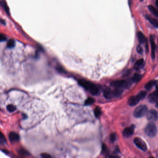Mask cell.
Returning <instances> with one entry per match:
<instances>
[{
  "mask_svg": "<svg viewBox=\"0 0 158 158\" xmlns=\"http://www.w3.org/2000/svg\"><path fill=\"white\" fill-rule=\"evenodd\" d=\"M138 95L139 96L140 98L141 99H143L147 95V92L146 91H141L138 94Z\"/></svg>",
  "mask_w": 158,
  "mask_h": 158,
  "instance_id": "obj_25",
  "label": "cell"
},
{
  "mask_svg": "<svg viewBox=\"0 0 158 158\" xmlns=\"http://www.w3.org/2000/svg\"><path fill=\"white\" fill-rule=\"evenodd\" d=\"M6 142V140L3 134L0 131V142L2 143H5Z\"/></svg>",
  "mask_w": 158,
  "mask_h": 158,
  "instance_id": "obj_26",
  "label": "cell"
},
{
  "mask_svg": "<svg viewBox=\"0 0 158 158\" xmlns=\"http://www.w3.org/2000/svg\"><path fill=\"white\" fill-rule=\"evenodd\" d=\"M137 51L139 53V54H141L142 53V51H143V50H142V48H141V47L140 46V45H138L137 47Z\"/></svg>",
  "mask_w": 158,
  "mask_h": 158,
  "instance_id": "obj_32",
  "label": "cell"
},
{
  "mask_svg": "<svg viewBox=\"0 0 158 158\" xmlns=\"http://www.w3.org/2000/svg\"><path fill=\"white\" fill-rule=\"evenodd\" d=\"M155 4H156V6H157V7H158V0H156Z\"/></svg>",
  "mask_w": 158,
  "mask_h": 158,
  "instance_id": "obj_35",
  "label": "cell"
},
{
  "mask_svg": "<svg viewBox=\"0 0 158 158\" xmlns=\"http://www.w3.org/2000/svg\"><path fill=\"white\" fill-rule=\"evenodd\" d=\"M102 153L105 154L108 153V149L105 145L103 144L102 146Z\"/></svg>",
  "mask_w": 158,
  "mask_h": 158,
  "instance_id": "obj_29",
  "label": "cell"
},
{
  "mask_svg": "<svg viewBox=\"0 0 158 158\" xmlns=\"http://www.w3.org/2000/svg\"><path fill=\"white\" fill-rule=\"evenodd\" d=\"M110 139L112 142H114L116 139V134L115 133H112L110 135Z\"/></svg>",
  "mask_w": 158,
  "mask_h": 158,
  "instance_id": "obj_28",
  "label": "cell"
},
{
  "mask_svg": "<svg viewBox=\"0 0 158 158\" xmlns=\"http://www.w3.org/2000/svg\"><path fill=\"white\" fill-rule=\"evenodd\" d=\"M135 128V126L134 125H132L129 127L126 128L123 132V136L125 137H130L134 133Z\"/></svg>",
  "mask_w": 158,
  "mask_h": 158,
  "instance_id": "obj_9",
  "label": "cell"
},
{
  "mask_svg": "<svg viewBox=\"0 0 158 158\" xmlns=\"http://www.w3.org/2000/svg\"><path fill=\"white\" fill-rule=\"evenodd\" d=\"M10 141L12 142L18 141L19 140V136L18 134L15 132H11L9 135Z\"/></svg>",
  "mask_w": 158,
  "mask_h": 158,
  "instance_id": "obj_12",
  "label": "cell"
},
{
  "mask_svg": "<svg viewBox=\"0 0 158 158\" xmlns=\"http://www.w3.org/2000/svg\"><path fill=\"white\" fill-rule=\"evenodd\" d=\"M0 5L2 7L3 9L5 10L6 13H8V14H9V8L7 4V3L5 2V1H1L0 2Z\"/></svg>",
  "mask_w": 158,
  "mask_h": 158,
  "instance_id": "obj_20",
  "label": "cell"
},
{
  "mask_svg": "<svg viewBox=\"0 0 158 158\" xmlns=\"http://www.w3.org/2000/svg\"><path fill=\"white\" fill-rule=\"evenodd\" d=\"M94 102V99L93 98H89L86 100L85 105H90L93 104Z\"/></svg>",
  "mask_w": 158,
  "mask_h": 158,
  "instance_id": "obj_24",
  "label": "cell"
},
{
  "mask_svg": "<svg viewBox=\"0 0 158 158\" xmlns=\"http://www.w3.org/2000/svg\"><path fill=\"white\" fill-rule=\"evenodd\" d=\"M149 158H154V157H149Z\"/></svg>",
  "mask_w": 158,
  "mask_h": 158,
  "instance_id": "obj_36",
  "label": "cell"
},
{
  "mask_svg": "<svg viewBox=\"0 0 158 158\" xmlns=\"http://www.w3.org/2000/svg\"><path fill=\"white\" fill-rule=\"evenodd\" d=\"M142 78V76L140 74H134V76L133 77L132 80L134 82H139L140 79Z\"/></svg>",
  "mask_w": 158,
  "mask_h": 158,
  "instance_id": "obj_19",
  "label": "cell"
},
{
  "mask_svg": "<svg viewBox=\"0 0 158 158\" xmlns=\"http://www.w3.org/2000/svg\"><path fill=\"white\" fill-rule=\"evenodd\" d=\"M123 91L122 89H120L116 88L113 90H112V94H113V97L117 98L120 96L121 94H122Z\"/></svg>",
  "mask_w": 158,
  "mask_h": 158,
  "instance_id": "obj_16",
  "label": "cell"
},
{
  "mask_svg": "<svg viewBox=\"0 0 158 158\" xmlns=\"http://www.w3.org/2000/svg\"><path fill=\"white\" fill-rule=\"evenodd\" d=\"M145 132L149 137H154L157 132V129L155 124L153 122L149 123L145 129Z\"/></svg>",
  "mask_w": 158,
  "mask_h": 158,
  "instance_id": "obj_2",
  "label": "cell"
},
{
  "mask_svg": "<svg viewBox=\"0 0 158 158\" xmlns=\"http://www.w3.org/2000/svg\"><path fill=\"white\" fill-rule=\"evenodd\" d=\"M79 83L84 88L88 90L93 95L97 94L99 92L98 88L96 85L88 81L85 80H79Z\"/></svg>",
  "mask_w": 158,
  "mask_h": 158,
  "instance_id": "obj_1",
  "label": "cell"
},
{
  "mask_svg": "<svg viewBox=\"0 0 158 158\" xmlns=\"http://www.w3.org/2000/svg\"><path fill=\"white\" fill-rule=\"evenodd\" d=\"M134 141L135 145L138 148L143 151H146L147 150V146L146 143L141 139L138 137L135 138Z\"/></svg>",
  "mask_w": 158,
  "mask_h": 158,
  "instance_id": "obj_5",
  "label": "cell"
},
{
  "mask_svg": "<svg viewBox=\"0 0 158 158\" xmlns=\"http://www.w3.org/2000/svg\"><path fill=\"white\" fill-rule=\"evenodd\" d=\"M140 0V1H143V0Z\"/></svg>",
  "mask_w": 158,
  "mask_h": 158,
  "instance_id": "obj_37",
  "label": "cell"
},
{
  "mask_svg": "<svg viewBox=\"0 0 158 158\" xmlns=\"http://www.w3.org/2000/svg\"><path fill=\"white\" fill-rule=\"evenodd\" d=\"M106 158H120L119 156L115 155H108Z\"/></svg>",
  "mask_w": 158,
  "mask_h": 158,
  "instance_id": "obj_33",
  "label": "cell"
},
{
  "mask_svg": "<svg viewBox=\"0 0 158 158\" xmlns=\"http://www.w3.org/2000/svg\"><path fill=\"white\" fill-rule=\"evenodd\" d=\"M137 37L139 42L140 44H144V43H146L147 41V38L145 36L143 33L141 32H139L138 33Z\"/></svg>",
  "mask_w": 158,
  "mask_h": 158,
  "instance_id": "obj_14",
  "label": "cell"
},
{
  "mask_svg": "<svg viewBox=\"0 0 158 158\" xmlns=\"http://www.w3.org/2000/svg\"><path fill=\"white\" fill-rule=\"evenodd\" d=\"M104 95L105 97L108 99H110L113 97L112 94V90L110 89H106L104 90Z\"/></svg>",
  "mask_w": 158,
  "mask_h": 158,
  "instance_id": "obj_15",
  "label": "cell"
},
{
  "mask_svg": "<svg viewBox=\"0 0 158 158\" xmlns=\"http://www.w3.org/2000/svg\"><path fill=\"white\" fill-rule=\"evenodd\" d=\"M149 102L152 103L157 102L158 101V86L155 91L150 94L148 96Z\"/></svg>",
  "mask_w": 158,
  "mask_h": 158,
  "instance_id": "obj_7",
  "label": "cell"
},
{
  "mask_svg": "<svg viewBox=\"0 0 158 158\" xmlns=\"http://www.w3.org/2000/svg\"><path fill=\"white\" fill-rule=\"evenodd\" d=\"M94 114L96 117H99L101 114V111L100 108L97 107L94 110Z\"/></svg>",
  "mask_w": 158,
  "mask_h": 158,
  "instance_id": "obj_21",
  "label": "cell"
},
{
  "mask_svg": "<svg viewBox=\"0 0 158 158\" xmlns=\"http://www.w3.org/2000/svg\"><path fill=\"white\" fill-rule=\"evenodd\" d=\"M147 117L149 121H156L158 119V112L155 110H151L147 112Z\"/></svg>",
  "mask_w": 158,
  "mask_h": 158,
  "instance_id": "obj_6",
  "label": "cell"
},
{
  "mask_svg": "<svg viewBox=\"0 0 158 158\" xmlns=\"http://www.w3.org/2000/svg\"><path fill=\"white\" fill-rule=\"evenodd\" d=\"M7 109L10 112H13L16 110V107L13 105H9L7 106Z\"/></svg>",
  "mask_w": 158,
  "mask_h": 158,
  "instance_id": "obj_22",
  "label": "cell"
},
{
  "mask_svg": "<svg viewBox=\"0 0 158 158\" xmlns=\"http://www.w3.org/2000/svg\"><path fill=\"white\" fill-rule=\"evenodd\" d=\"M7 40V37L4 34H0V42L5 41Z\"/></svg>",
  "mask_w": 158,
  "mask_h": 158,
  "instance_id": "obj_30",
  "label": "cell"
},
{
  "mask_svg": "<svg viewBox=\"0 0 158 158\" xmlns=\"http://www.w3.org/2000/svg\"><path fill=\"white\" fill-rule=\"evenodd\" d=\"M156 84V81L155 80H151L149 81L145 86V88L148 90H150Z\"/></svg>",
  "mask_w": 158,
  "mask_h": 158,
  "instance_id": "obj_17",
  "label": "cell"
},
{
  "mask_svg": "<svg viewBox=\"0 0 158 158\" xmlns=\"http://www.w3.org/2000/svg\"><path fill=\"white\" fill-rule=\"evenodd\" d=\"M19 152L21 154L23 155H27L28 154V152L24 150L23 149H21L20 150H19Z\"/></svg>",
  "mask_w": 158,
  "mask_h": 158,
  "instance_id": "obj_31",
  "label": "cell"
},
{
  "mask_svg": "<svg viewBox=\"0 0 158 158\" xmlns=\"http://www.w3.org/2000/svg\"><path fill=\"white\" fill-rule=\"evenodd\" d=\"M41 157L42 158H52L51 155L50 154L45 153H41Z\"/></svg>",
  "mask_w": 158,
  "mask_h": 158,
  "instance_id": "obj_27",
  "label": "cell"
},
{
  "mask_svg": "<svg viewBox=\"0 0 158 158\" xmlns=\"http://www.w3.org/2000/svg\"><path fill=\"white\" fill-rule=\"evenodd\" d=\"M145 62L142 59H140L138 60L137 61L134 66V69L137 70L141 69L144 66Z\"/></svg>",
  "mask_w": 158,
  "mask_h": 158,
  "instance_id": "obj_11",
  "label": "cell"
},
{
  "mask_svg": "<svg viewBox=\"0 0 158 158\" xmlns=\"http://www.w3.org/2000/svg\"><path fill=\"white\" fill-rule=\"evenodd\" d=\"M148 108L144 105H141L135 109L134 112V116L136 118H141L147 115Z\"/></svg>",
  "mask_w": 158,
  "mask_h": 158,
  "instance_id": "obj_4",
  "label": "cell"
},
{
  "mask_svg": "<svg viewBox=\"0 0 158 158\" xmlns=\"http://www.w3.org/2000/svg\"><path fill=\"white\" fill-rule=\"evenodd\" d=\"M131 82L125 80H118L112 82L111 85L115 88L122 89L127 88L130 87Z\"/></svg>",
  "mask_w": 158,
  "mask_h": 158,
  "instance_id": "obj_3",
  "label": "cell"
},
{
  "mask_svg": "<svg viewBox=\"0 0 158 158\" xmlns=\"http://www.w3.org/2000/svg\"><path fill=\"white\" fill-rule=\"evenodd\" d=\"M140 100H141V99L140 98L139 96L137 94V95L133 96L129 98V99L128 100V104L129 105L131 106H135L137 104H138Z\"/></svg>",
  "mask_w": 158,
  "mask_h": 158,
  "instance_id": "obj_8",
  "label": "cell"
},
{
  "mask_svg": "<svg viewBox=\"0 0 158 158\" xmlns=\"http://www.w3.org/2000/svg\"><path fill=\"white\" fill-rule=\"evenodd\" d=\"M149 9L150 11L154 14L155 16L157 17L158 18V10L156 9H155L153 6L149 5Z\"/></svg>",
  "mask_w": 158,
  "mask_h": 158,
  "instance_id": "obj_18",
  "label": "cell"
},
{
  "mask_svg": "<svg viewBox=\"0 0 158 158\" xmlns=\"http://www.w3.org/2000/svg\"><path fill=\"white\" fill-rule=\"evenodd\" d=\"M146 18L154 27L158 28V20L157 19H154L148 15H147L146 16Z\"/></svg>",
  "mask_w": 158,
  "mask_h": 158,
  "instance_id": "obj_13",
  "label": "cell"
},
{
  "mask_svg": "<svg viewBox=\"0 0 158 158\" xmlns=\"http://www.w3.org/2000/svg\"><path fill=\"white\" fill-rule=\"evenodd\" d=\"M150 44L151 46V56L152 58L154 59L155 56V49H156V45L155 43L154 42V40L153 39V37L152 36H151L150 37Z\"/></svg>",
  "mask_w": 158,
  "mask_h": 158,
  "instance_id": "obj_10",
  "label": "cell"
},
{
  "mask_svg": "<svg viewBox=\"0 0 158 158\" xmlns=\"http://www.w3.org/2000/svg\"><path fill=\"white\" fill-rule=\"evenodd\" d=\"M15 45V41L13 39H10L7 44V46L9 48H12Z\"/></svg>",
  "mask_w": 158,
  "mask_h": 158,
  "instance_id": "obj_23",
  "label": "cell"
},
{
  "mask_svg": "<svg viewBox=\"0 0 158 158\" xmlns=\"http://www.w3.org/2000/svg\"><path fill=\"white\" fill-rule=\"evenodd\" d=\"M119 152V149H118L117 147H116V149H115V152H114V153H118Z\"/></svg>",
  "mask_w": 158,
  "mask_h": 158,
  "instance_id": "obj_34",
  "label": "cell"
}]
</instances>
